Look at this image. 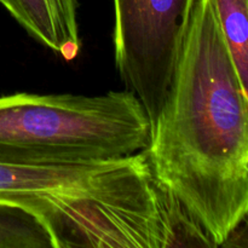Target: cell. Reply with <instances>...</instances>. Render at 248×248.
Returning a JSON list of instances; mask_svg holds the SVG:
<instances>
[{
    "label": "cell",
    "instance_id": "1",
    "mask_svg": "<svg viewBox=\"0 0 248 248\" xmlns=\"http://www.w3.org/2000/svg\"><path fill=\"white\" fill-rule=\"evenodd\" d=\"M213 246L248 213V98L211 0H196L145 150Z\"/></svg>",
    "mask_w": 248,
    "mask_h": 248
},
{
    "label": "cell",
    "instance_id": "2",
    "mask_svg": "<svg viewBox=\"0 0 248 248\" xmlns=\"http://www.w3.org/2000/svg\"><path fill=\"white\" fill-rule=\"evenodd\" d=\"M153 124L130 91L0 97V162L85 164L144 152Z\"/></svg>",
    "mask_w": 248,
    "mask_h": 248
},
{
    "label": "cell",
    "instance_id": "3",
    "mask_svg": "<svg viewBox=\"0 0 248 248\" xmlns=\"http://www.w3.org/2000/svg\"><path fill=\"white\" fill-rule=\"evenodd\" d=\"M111 183L108 162L28 165L0 162V202L33 212L47 229L77 215Z\"/></svg>",
    "mask_w": 248,
    "mask_h": 248
},
{
    "label": "cell",
    "instance_id": "4",
    "mask_svg": "<svg viewBox=\"0 0 248 248\" xmlns=\"http://www.w3.org/2000/svg\"><path fill=\"white\" fill-rule=\"evenodd\" d=\"M196 0H113L114 53L137 67L176 60Z\"/></svg>",
    "mask_w": 248,
    "mask_h": 248
},
{
    "label": "cell",
    "instance_id": "5",
    "mask_svg": "<svg viewBox=\"0 0 248 248\" xmlns=\"http://www.w3.org/2000/svg\"><path fill=\"white\" fill-rule=\"evenodd\" d=\"M0 4L34 39L65 61L79 55L77 0H0Z\"/></svg>",
    "mask_w": 248,
    "mask_h": 248
},
{
    "label": "cell",
    "instance_id": "6",
    "mask_svg": "<svg viewBox=\"0 0 248 248\" xmlns=\"http://www.w3.org/2000/svg\"><path fill=\"white\" fill-rule=\"evenodd\" d=\"M248 98V0H211Z\"/></svg>",
    "mask_w": 248,
    "mask_h": 248
},
{
    "label": "cell",
    "instance_id": "7",
    "mask_svg": "<svg viewBox=\"0 0 248 248\" xmlns=\"http://www.w3.org/2000/svg\"><path fill=\"white\" fill-rule=\"evenodd\" d=\"M55 248L44 223L27 208L0 202V248Z\"/></svg>",
    "mask_w": 248,
    "mask_h": 248
},
{
    "label": "cell",
    "instance_id": "8",
    "mask_svg": "<svg viewBox=\"0 0 248 248\" xmlns=\"http://www.w3.org/2000/svg\"><path fill=\"white\" fill-rule=\"evenodd\" d=\"M242 224L245 227L241 229L239 225L223 246H248V213Z\"/></svg>",
    "mask_w": 248,
    "mask_h": 248
}]
</instances>
